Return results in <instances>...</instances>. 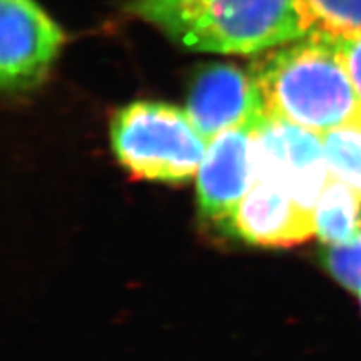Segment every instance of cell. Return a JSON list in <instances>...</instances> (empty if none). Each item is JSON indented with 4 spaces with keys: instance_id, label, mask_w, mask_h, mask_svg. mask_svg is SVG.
<instances>
[{
    "instance_id": "cell-1",
    "label": "cell",
    "mask_w": 361,
    "mask_h": 361,
    "mask_svg": "<svg viewBox=\"0 0 361 361\" xmlns=\"http://www.w3.org/2000/svg\"><path fill=\"white\" fill-rule=\"evenodd\" d=\"M130 11L204 52L259 54L319 30L305 0H134Z\"/></svg>"
},
{
    "instance_id": "cell-2",
    "label": "cell",
    "mask_w": 361,
    "mask_h": 361,
    "mask_svg": "<svg viewBox=\"0 0 361 361\" xmlns=\"http://www.w3.org/2000/svg\"><path fill=\"white\" fill-rule=\"evenodd\" d=\"M250 72L266 116L318 134L353 124L361 116L358 90L323 30L271 49L252 62Z\"/></svg>"
},
{
    "instance_id": "cell-3",
    "label": "cell",
    "mask_w": 361,
    "mask_h": 361,
    "mask_svg": "<svg viewBox=\"0 0 361 361\" xmlns=\"http://www.w3.org/2000/svg\"><path fill=\"white\" fill-rule=\"evenodd\" d=\"M111 141L130 173L162 183H184L196 174L209 139L188 111L162 102H134L112 117Z\"/></svg>"
},
{
    "instance_id": "cell-4",
    "label": "cell",
    "mask_w": 361,
    "mask_h": 361,
    "mask_svg": "<svg viewBox=\"0 0 361 361\" xmlns=\"http://www.w3.org/2000/svg\"><path fill=\"white\" fill-rule=\"evenodd\" d=\"M255 180L276 186L314 214L331 173L323 135L279 117L264 116L252 133Z\"/></svg>"
},
{
    "instance_id": "cell-5",
    "label": "cell",
    "mask_w": 361,
    "mask_h": 361,
    "mask_svg": "<svg viewBox=\"0 0 361 361\" xmlns=\"http://www.w3.org/2000/svg\"><path fill=\"white\" fill-rule=\"evenodd\" d=\"M64 34L35 0H0V80L7 92L37 87L47 78Z\"/></svg>"
},
{
    "instance_id": "cell-6",
    "label": "cell",
    "mask_w": 361,
    "mask_h": 361,
    "mask_svg": "<svg viewBox=\"0 0 361 361\" xmlns=\"http://www.w3.org/2000/svg\"><path fill=\"white\" fill-rule=\"evenodd\" d=\"M186 111L207 139L234 128L256 126L266 116L251 72L224 64L207 66L197 72L189 89Z\"/></svg>"
},
{
    "instance_id": "cell-7",
    "label": "cell",
    "mask_w": 361,
    "mask_h": 361,
    "mask_svg": "<svg viewBox=\"0 0 361 361\" xmlns=\"http://www.w3.org/2000/svg\"><path fill=\"white\" fill-rule=\"evenodd\" d=\"M256 126L224 130L207 142L197 173V196L202 214L221 226H228L255 184L252 133Z\"/></svg>"
},
{
    "instance_id": "cell-8",
    "label": "cell",
    "mask_w": 361,
    "mask_h": 361,
    "mask_svg": "<svg viewBox=\"0 0 361 361\" xmlns=\"http://www.w3.org/2000/svg\"><path fill=\"white\" fill-rule=\"evenodd\" d=\"M229 231L252 245L293 246L313 236L314 214L281 189L255 180L228 223Z\"/></svg>"
},
{
    "instance_id": "cell-9",
    "label": "cell",
    "mask_w": 361,
    "mask_h": 361,
    "mask_svg": "<svg viewBox=\"0 0 361 361\" xmlns=\"http://www.w3.org/2000/svg\"><path fill=\"white\" fill-rule=\"evenodd\" d=\"M314 229L329 246L351 241L361 231V194L331 176L316 202Z\"/></svg>"
},
{
    "instance_id": "cell-10",
    "label": "cell",
    "mask_w": 361,
    "mask_h": 361,
    "mask_svg": "<svg viewBox=\"0 0 361 361\" xmlns=\"http://www.w3.org/2000/svg\"><path fill=\"white\" fill-rule=\"evenodd\" d=\"M322 135L329 173L361 194V126L348 124Z\"/></svg>"
},
{
    "instance_id": "cell-11",
    "label": "cell",
    "mask_w": 361,
    "mask_h": 361,
    "mask_svg": "<svg viewBox=\"0 0 361 361\" xmlns=\"http://www.w3.org/2000/svg\"><path fill=\"white\" fill-rule=\"evenodd\" d=\"M319 30L361 34V0H305Z\"/></svg>"
},
{
    "instance_id": "cell-12",
    "label": "cell",
    "mask_w": 361,
    "mask_h": 361,
    "mask_svg": "<svg viewBox=\"0 0 361 361\" xmlns=\"http://www.w3.org/2000/svg\"><path fill=\"white\" fill-rule=\"evenodd\" d=\"M324 264L343 286L361 295V231L348 243L329 246Z\"/></svg>"
},
{
    "instance_id": "cell-13",
    "label": "cell",
    "mask_w": 361,
    "mask_h": 361,
    "mask_svg": "<svg viewBox=\"0 0 361 361\" xmlns=\"http://www.w3.org/2000/svg\"><path fill=\"white\" fill-rule=\"evenodd\" d=\"M329 40L361 97V34H329Z\"/></svg>"
},
{
    "instance_id": "cell-14",
    "label": "cell",
    "mask_w": 361,
    "mask_h": 361,
    "mask_svg": "<svg viewBox=\"0 0 361 361\" xmlns=\"http://www.w3.org/2000/svg\"><path fill=\"white\" fill-rule=\"evenodd\" d=\"M353 124H358V126H361V116L358 117V119H356V121H355V123H353Z\"/></svg>"
}]
</instances>
